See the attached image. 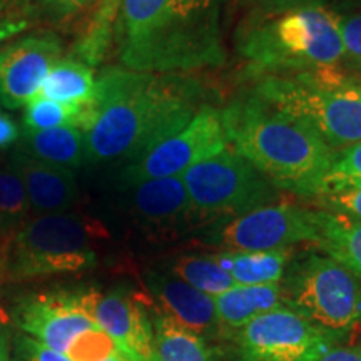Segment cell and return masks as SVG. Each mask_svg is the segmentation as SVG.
<instances>
[{"label":"cell","instance_id":"obj_11","mask_svg":"<svg viewBox=\"0 0 361 361\" xmlns=\"http://www.w3.org/2000/svg\"><path fill=\"white\" fill-rule=\"evenodd\" d=\"M338 343L286 306L263 313L236 331L239 361H318Z\"/></svg>","mask_w":361,"mask_h":361},{"label":"cell","instance_id":"obj_23","mask_svg":"<svg viewBox=\"0 0 361 361\" xmlns=\"http://www.w3.org/2000/svg\"><path fill=\"white\" fill-rule=\"evenodd\" d=\"M152 319L154 361H214L209 341L156 310Z\"/></svg>","mask_w":361,"mask_h":361},{"label":"cell","instance_id":"obj_22","mask_svg":"<svg viewBox=\"0 0 361 361\" xmlns=\"http://www.w3.org/2000/svg\"><path fill=\"white\" fill-rule=\"evenodd\" d=\"M39 96L69 107L92 106L96 97L92 67L74 57L59 59L49 71Z\"/></svg>","mask_w":361,"mask_h":361},{"label":"cell","instance_id":"obj_3","mask_svg":"<svg viewBox=\"0 0 361 361\" xmlns=\"http://www.w3.org/2000/svg\"><path fill=\"white\" fill-rule=\"evenodd\" d=\"M229 147L276 189L301 197L322 196L333 154L308 126L247 94L221 111Z\"/></svg>","mask_w":361,"mask_h":361},{"label":"cell","instance_id":"obj_4","mask_svg":"<svg viewBox=\"0 0 361 361\" xmlns=\"http://www.w3.org/2000/svg\"><path fill=\"white\" fill-rule=\"evenodd\" d=\"M340 19L326 6L256 19L238 34L236 49L256 78L340 67L345 59Z\"/></svg>","mask_w":361,"mask_h":361},{"label":"cell","instance_id":"obj_7","mask_svg":"<svg viewBox=\"0 0 361 361\" xmlns=\"http://www.w3.org/2000/svg\"><path fill=\"white\" fill-rule=\"evenodd\" d=\"M281 293L283 306L336 343L361 328V281L326 255L293 258L281 279Z\"/></svg>","mask_w":361,"mask_h":361},{"label":"cell","instance_id":"obj_39","mask_svg":"<svg viewBox=\"0 0 361 361\" xmlns=\"http://www.w3.org/2000/svg\"><path fill=\"white\" fill-rule=\"evenodd\" d=\"M0 361H11V351H8L7 335L0 324Z\"/></svg>","mask_w":361,"mask_h":361},{"label":"cell","instance_id":"obj_19","mask_svg":"<svg viewBox=\"0 0 361 361\" xmlns=\"http://www.w3.org/2000/svg\"><path fill=\"white\" fill-rule=\"evenodd\" d=\"M216 263L239 286L281 283L288 266L295 258L293 247L274 251H216Z\"/></svg>","mask_w":361,"mask_h":361},{"label":"cell","instance_id":"obj_28","mask_svg":"<svg viewBox=\"0 0 361 361\" xmlns=\"http://www.w3.org/2000/svg\"><path fill=\"white\" fill-rule=\"evenodd\" d=\"M355 188H361V142L335 151L322 196Z\"/></svg>","mask_w":361,"mask_h":361},{"label":"cell","instance_id":"obj_43","mask_svg":"<svg viewBox=\"0 0 361 361\" xmlns=\"http://www.w3.org/2000/svg\"><path fill=\"white\" fill-rule=\"evenodd\" d=\"M0 266H2V264H0ZM0 269H2V268H0Z\"/></svg>","mask_w":361,"mask_h":361},{"label":"cell","instance_id":"obj_12","mask_svg":"<svg viewBox=\"0 0 361 361\" xmlns=\"http://www.w3.org/2000/svg\"><path fill=\"white\" fill-rule=\"evenodd\" d=\"M123 206L135 228L152 239H176L202 228L180 176L124 188Z\"/></svg>","mask_w":361,"mask_h":361},{"label":"cell","instance_id":"obj_25","mask_svg":"<svg viewBox=\"0 0 361 361\" xmlns=\"http://www.w3.org/2000/svg\"><path fill=\"white\" fill-rule=\"evenodd\" d=\"M164 269H168L176 278L183 279L194 290L209 296H218L236 286L233 278L216 263L211 255L176 256L164 266Z\"/></svg>","mask_w":361,"mask_h":361},{"label":"cell","instance_id":"obj_18","mask_svg":"<svg viewBox=\"0 0 361 361\" xmlns=\"http://www.w3.org/2000/svg\"><path fill=\"white\" fill-rule=\"evenodd\" d=\"M216 314L224 329H241L256 316L283 306L281 283L233 286L231 290L213 296Z\"/></svg>","mask_w":361,"mask_h":361},{"label":"cell","instance_id":"obj_42","mask_svg":"<svg viewBox=\"0 0 361 361\" xmlns=\"http://www.w3.org/2000/svg\"><path fill=\"white\" fill-rule=\"evenodd\" d=\"M358 78H360V75H358ZM360 80H361V78H360Z\"/></svg>","mask_w":361,"mask_h":361},{"label":"cell","instance_id":"obj_15","mask_svg":"<svg viewBox=\"0 0 361 361\" xmlns=\"http://www.w3.org/2000/svg\"><path fill=\"white\" fill-rule=\"evenodd\" d=\"M61 39L54 32H35L0 49V104L7 109L27 106L40 94L49 71L62 59Z\"/></svg>","mask_w":361,"mask_h":361},{"label":"cell","instance_id":"obj_21","mask_svg":"<svg viewBox=\"0 0 361 361\" xmlns=\"http://www.w3.org/2000/svg\"><path fill=\"white\" fill-rule=\"evenodd\" d=\"M316 218L318 236L314 246L361 281V219L323 209L316 211Z\"/></svg>","mask_w":361,"mask_h":361},{"label":"cell","instance_id":"obj_35","mask_svg":"<svg viewBox=\"0 0 361 361\" xmlns=\"http://www.w3.org/2000/svg\"><path fill=\"white\" fill-rule=\"evenodd\" d=\"M11 361H71L67 356L57 353L27 335H19Z\"/></svg>","mask_w":361,"mask_h":361},{"label":"cell","instance_id":"obj_38","mask_svg":"<svg viewBox=\"0 0 361 361\" xmlns=\"http://www.w3.org/2000/svg\"><path fill=\"white\" fill-rule=\"evenodd\" d=\"M340 16H345V13H353V12H361V0H336L335 8Z\"/></svg>","mask_w":361,"mask_h":361},{"label":"cell","instance_id":"obj_24","mask_svg":"<svg viewBox=\"0 0 361 361\" xmlns=\"http://www.w3.org/2000/svg\"><path fill=\"white\" fill-rule=\"evenodd\" d=\"M123 0H99L78 42L72 47V57H78L90 67L99 66L112 47V30Z\"/></svg>","mask_w":361,"mask_h":361},{"label":"cell","instance_id":"obj_20","mask_svg":"<svg viewBox=\"0 0 361 361\" xmlns=\"http://www.w3.org/2000/svg\"><path fill=\"white\" fill-rule=\"evenodd\" d=\"M19 151L34 159L69 169L89 164L85 134L78 128L24 130Z\"/></svg>","mask_w":361,"mask_h":361},{"label":"cell","instance_id":"obj_13","mask_svg":"<svg viewBox=\"0 0 361 361\" xmlns=\"http://www.w3.org/2000/svg\"><path fill=\"white\" fill-rule=\"evenodd\" d=\"M22 333L66 355L80 335L97 328L82 305V290H56L24 298L13 311Z\"/></svg>","mask_w":361,"mask_h":361},{"label":"cell","instance_id":"obj_26","mask_svg":"<svg viewBox=\"0 0 361 361\" xmlns=\"http://www.w3.org/2000/svg\"><path fill=\"white\" fill-rule=\"evenodd\" d=\"M22 123H24V130L27 133L56 128H78L85 130L90 123V106L69 107L37 96L25 106Z\"/></svg>","mask_w":361,"mask_h":361},{"label":"cell","instance_id":"obj_10","mask_svg":"<svg viewBox=\"0 0 361 361\" xmlns=\"http://www.w3.org/2000/svg\"><path fill=\"white\" fill-rule=\"evenodd\" d=\"M229 147L221 109L202 104L189 123L178 133L149 147L119 171L121 188L152 179L183 176L192 166Z\"/></svg>","mask_w":361,"mask_h":361},{"label":"cell","instance_id":"obj_6","mask_svg":"<svg viewBox=\"0 0 361 361\" xmlns=\"http://www.w3.org/2000/svg\"><path fill=\"white\" fill-rule=\"evenodd\" d=\"M101 238V226L80 214L34 216L11 239L6 269L12 279L82 273L97 266Z\"/></svg>","mask_w":361,"mask_h":361},{"label":"cell","instance_id":"obj_9","mask_svg":"<svg viewBox=\"0 0 361 361\" xmlns=\"http://www.w3.org/2000/svg\"><path fill=\"white\" fill-rule=\"evenodd\" d=\"M318 236L316 211L291 202H271L250 213L239 214L202 229L197 239L218 251H274L301 243H313Z\"/></svg>","mask_w":361,"mask_h":361},{"label":"cell","instance_id":"obj_32","mask_svg":"<svg viewBox=\"0 0 361 361\" xmlns=\"http://www.w3.org/2000/svg\"><path fill=\"white\" fill-rule=\"evenodd\" d=\"M340 32L345 49L343 64H348L355 69L361 62V12L341 16Z\"/></svg>","mask_w":361,"mask_h":361},{"label":"cell","instance_id":"obj_16","mask_svg":"<svg viewBox=\"0 0 361 361\" xmlns=\"http://www.w3.org/2000/svg\"><path fill=\"white\" fill-rule=\"evenodd\" d=\"M144 286L157 310L171 316L204 340H218L224 326L216 314L213 296L194 290L168 269L151 268L144 274Z\"/></svg>","mask_w":361,"mask_h":361},{"label":"cell","instance_id":"obj_34","mask_svg":"<svg viewBox=\"0 0 361 361\" xmlns=\"http://www.w3.org/2000/svg\"><path fill=\"white\" fill-rule=\"evenodd\" d=\"M245 2L256 12V19H269L288 12L324 6L326 0H245Z\"/></svg>","mask_w":361,"mask_h":361},{"label":"cell","instance_id":"obj_14","mask_svg":"<svg viewBox=\"0 0 361 361\" xmlns=\"http://www.w3.org/2000/svg\"><path fill=\"white\" fill-rule=\"evenodd\" d=\"M82 305L92 322L135 361H154L152 319L135 293L114 288L106 293L82 290Z\"/></svg>","mask_w":361,"mask_h":361},{"label":"cell","instance_id":"obj_33","mask_svg":"<svg viewBox=\"0 0 361 361\" xmlns=\"http://www.w3.org/2000/svg\"><path fill=\"white\" fill-rule=\"evenodd\" d=\"M316 202L323 211L361 219V188L326 194V196L316 197Z\"/></svg>","mask_w":361,"mask_h":361},{"label":"cell","instance_id":"obj_27","mask_svg":"<svg viewBox=\"0 0 361 361\" xmlns=\"http://www.w3.org/2000/svg\"><path fill=\"white\" fill-rule=\"evenodd\" d=\"M29 197L20 176L8 164L0 166V238L12 239L27 223Z\"/></svg>","mask_w":361,"mask_h":361},{"label":"cell","instance_id":"obj_2","mask_svg":"<svg viewBox=\"0 0 361 361\" xmlns=\"http://www.w3.org/2000/svg\"><path fill=\"white\" fill-rule=\"evenodd\" d=\"M224 6L226 0H123L112 30L117 61L152 74L224 66Z\"/></svg>","mask_w":361,"mask_h":361},{"label":"cell","instance_id":"obj_37","mask_svg":"<svg viewBox=\"0 0 361 361\" xmlns=\"http://www.w3.org/2000/svg\"><path fill=\"white\" fill-rule=\"evenodd\" d=\"M20 137V130L17 124L4 112H0V149L11 146Z\"/></svg>","mask_w":361,"mask_h":361},{"label":"cell","instance_id":"obj_31","mask_svg":"<svg viewBox=\"0 0 361 361\" xmlns=\"http://www.w3.org/2000/svg\"><path fill=\"white\" fill-rule=\"evenodd\" d=\"M99 0H39L40 13L56 24L67 22L84 16L97 6Z\"/></svg>","mask_w":361,"mask_h":361},{"label":"cell","instance_id":"obj_36","mask_svg":"<svg viewBox=\"0 0 361 361\" xmlns=\"http://www.w3.org/2000/svg\"><path fill=\"white\" fill-rule=\"evenodd\" d=\"M318 361H361V346H331Z\"/></svg>","mask_w":361,"mask_h":361},{"label":"cell","instance_id":"obj_30","mask_svg":"<svg viewBox=\"0 0 361 361\" xmlns=\"http://www.w3.org/2000/svg\"><path fill=\"white\" fill-rule=\"evenodd\" d=\"M119 350L101 328H94L80 335L66 351L71 361H101Z\"/></svg>","mask_w":361,"mask_h":361},{"label":"cell","instance_id":"obj_1","mask_svg":"<svg viewBox=\"0 0 361 361\" xmlns=\"http://www.w3.org/2000/svg\"><path fill=\"white\" fill-rule=\"evenodd\" d=\"M204 102L200 80L119 66L96 79L90 123L84 130L89 162H129L178 133Z\"/></svg>","mask_w":361,"mask_h":361},{"label":"cell","instance_id":"obj_29","mask_svg":"<svg viewBox=\"0 0 361 361\" xmlns=\"http://www.w3.org/2000/svg\"><path fill=\"white\" fill-rule=\"evenodd\" d=\"M40 17L39 0H0V44L32 29Z\"/></svg>","mask_w":361,"mask_h":361},{"label":"cell","instance_id":"obj_40","mask_svg":"<svg viewBox=\"0 0 361 361\" xmlns=\"http://www.w3.org/2000/svg\"><path fill=\"white\" fill-rule=\"evenodd\" d=\"M101 361H135V360H133V358H130V356L123 353V351H121V350H117L116 353H112L111 356H107V358H104Z\"/></svg>","mask_w":361,"mask_h":361},{"label":"cell","instance_id":"obj_17","mask_svg":"<svg viewBox=\"0 0 361 361\" xmlns=\"http://www.w3.org/2000/svg\"><path fill=\"white\" fill-rule=\"evenodd\" d=\"M11 166L20 176L34 216L67 213L79 197L74 169L34 159L25 152L12 154Z\"/></svg>","mask_w":361,"mask_h":361},{"label":"cell","instance_id":"obj_41","mask_svg":"<svg viewBox=\"0 0 361 361\" xmlns=\"http://www.w3.org/2000/svg\"><path fill=\"white\" fill-rule=\"evenodd\" d=\"M355 71H356V72H358V75H360V78H361V62H360V64H358V66H356V67H355Z\"/></svg>","mask_w":361,"mask_h":361},{"label":"cell","instance_id":"obj_8","mask_svg":"<svg viewBox=\"0 0 361 361\" xmlns=\"http://www.w3.org/2000/svg\"><path fill=\"white\" fill-rule=\"evenodd\" d=\"M200 223L213 224L276 202L278 189L231 147L180 176Z\"/></svg>","mask_w":361,"mask_h":361},{"label":"cell","instance_id":"obj_5","mask_svg":"<svg viewBox=\"0 0 361 361\" xmlns=\"http://www.w3.org/2000/svg\"><path fill=\"white\" fill-rule=\"evenodd\" d=\"M258 78L252 96L301 121L331 151L361 142V80L341 66Z\"/></svg>","mask_w":361,"mask_h":361}]
</instances>
